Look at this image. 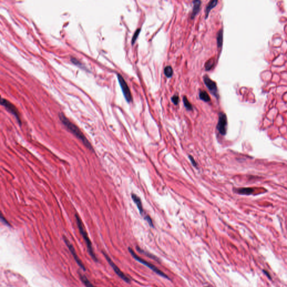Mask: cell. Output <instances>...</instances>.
<instances>
[{"mask_svg": "<svg viewBox=\"0 0 287 287\" xmlns=\"http://www.w3.org/2000/svg\"></svg>", "mask_w": 287, "mask_h": 287, "instance_id": "cell-27", "label": "cell"}, {"mask_svg": "<svg viewBox=\"0 0 287 287\" xmlns=\"http://www.w3.org/2000/svg\"><path fill=\"white\" fill-rule=\"evenodd\" d=\"M215 59L214 58H210V60H209L207 62H206L205 65V70H207V71H209V70H210L211 69H212V67H214V65H215Z\"/></svg>", "mask_w": 287, "mask_h": 287, "instance_id": "cell-17", "label": "cell"}, {"mask_svg": "<svg viewBox=\"0 0 287 287\" xmlns=\"http://www.w3.org/2000/svg\"><path fill=\"white\" fill-rule=\"evenodd\" d=\"M59 118L63 124L70 132H71L74 135H75V136L77 139H79L80 140H81V142L84 144V145L89 149L92 151L93 150V148L91 144L89 143L87 137H85V136L82 132L80 129L76 125H75L72 122H71L69 119L63 114V113H60L59 114Z\"/></svg>", "mask_w": 287, "mask_h": 287, "instance_id": "cell-1", "label": "cell"}, {"mask_svg": "<svg viewBox=\"0 0 287 287\" xmlns=\"http://www.w3.org/2000/svg\"><path fill=\"white\" fill-rule=\"evenodd\" d=\"M136 249H137V250H138V251H139V252H141H141H142V253H144V254L146 255L147 256H149V257H150V258H151V259H155V260H158V259L156 258V256H153V255H151V254H148L147 252H146L145 251H143V250H141V249H140V248H139V247H137Z\"/></svg>", "mask_w": 287, "mask_h": 287, "instance_id": "cell-23", "label": "cell"}, {"mask_svg": "<svg viewBox=\"0 0 287 287\" xmlns=\"http://www.w3.org/2000/svg\"><path fill=\"white\" fill-rule=\"evenodd\" d=\"M63 240L65 242L66 244L67 245V246L68 247L69 250L70 251L71 253L72 254V256L74 257V258L75 259V261L76 262H77V264H78V265L80 266V268L82 269L84 271H85L86 270V269H85V267L84 266L83 263L81 262L80 259L79 258V257L77 256V254H76V252L75 251V249L74 247H73L72 244L70 243V242L69 241V239H67V238L65 236H63Z\"/></svg>", "mask_w": 287, "mask_h": 287, "instance_id": "cell-8", "label": "cell"}, {"mask_svg": "<svg viewBox=\"0 0 287 287\" xmlns=\"http://www.w3.org/2000/svg\"><path fill=\"white\" fill-rule=\"evenodd\" d=\"M75 218H76V223H77V225L79 230L80 231V233L82 237H83V238H84V241H85V242L86 243V244L87 246V250H88V251H89V254L90 256L92 257V259H93L94 261L97 262L98 261V259L97 258V257H96L95 254H94V252L93 249L92 247V243H91V241H90L89 238L88 237L87 232V231H86L85 228H84V226L83 223L82 222L81 218H80V217L77 214H75Z\"/></svg>", "mask_w": 287, "mask_h": 287, "instance_id": "cell-2", "label": "cell"}, {"mask_svg": "<svg viewBox=\"0 0 287 287\" xmlns=\"http://www.w3.org/2000/svg\"><path fill=\"white\" fill-rule=\"evenodd\" d=\"M1 104L2 106L5 107L6 108L7 110L13 114V115L15 117V118L17 119L18 122H19V124L21 125V119H20V116L19 112L18 109L16 108V107L13 105V103H11L10 102L7 100L5 98H2Z\"/></svg>", "mask_w": 287, "mask_h": 287, "instance_id": "cell-5", "label": "cell"}, {"mask_svg": "<svg viewBox=\"0 0 287 287\" xmlns=\"http://www.w3.org/2000/svg\"><path fill=\"white\" fill-rule=\"evenodd\" d=\"M71 61L74 64H75V65H76L79 67H81V68L83 67V66L82 65L81 63L77 58L72 57H71Z\"/></svg>", "mask_w": 287, "mask_h": 287, "instance_id": "cell-21", "label": "cell"}, {"mask_svg": "<svg viewBox=\"0 0 287 287\" xmlns=\"http://www.w3.org/2000/svg\"><path fill=\"white\" fill-rule=\"evenodd\" d=\"M103 254L105 256V257H106L107 261L109 263V264L110 265V266L112 268L113 270H114V271L116 273V274L121 279H122L123 281H126L127 283H130V281H131L130 278H129L126 275H125V274L123 272H122L120 270V269L118 268V266L114 262H113L112 260L109 258V257L104 252H103Z\"/></svg>", "mask_w": 287, "mask_h": 287, "instance_id": "cell-6", "label": "cell"}, {"mask_svg": "<svg viewBox=\"0 0 287 287\" xmlns=\"http://www.w3.org/2000/svg\"><path fill=\"white\" fill-rule=\"evenodd\" d=\"M223 29L219 30L217 34V44L218 47H221L223 44Z\"/></svg>", "mask_w": 287, "mask_h": 287, "instance_id": "cell-16", "label": "cell"}, {"mask_svg": "<svg viewBox=\"0 0 287 287\" xmlns=\"http://www.w3.org/2000/svg\"><path fill=\"white\" fill-rule=\"evenodd\" d=\"M227 118L224 113L220 112L219 114L218 122L217 124V130L222 135H225L227 133Z\"/></svg>", "mask_w": 287, "mask_h": 287, "instance_id": "cell-7", "label": "cell"}, {"mask_svg": "<svg viewBox=\"0 0 287 287\" xmlns=\"http://www.w3.org/2000/svg\"><path fill=\"white\" fill-rule=\"evenodd\" d=\"M218 3V1L217 0H212V1H210L209 2V4H207V5L206 6V10H205L206 18H207V16H208V15L209 14V13L210 12V11L212 10V9L216 6L217 5Z\"/></svg>", "mask_w": 287, "mask_h": 287, "instance_id": "cell-12", "label": "cell"}, {"mask_svg": "<svg viewBox=\"0 0 287 287\" xmlns=\"http://www.w3.org/2000/svg\"><path fill=\"white\" fill-rule=\"evenodd\" d=\"M140 31H141V29L140 28H139L137 29V30L135 32L133 37H132V40H131V43H132V45H133L135 43L136 39H137V37L140 33Z\"/></svg>", "mask_w": 287, "mask_h": 287, "instance_id": "cell-20", "label": "cell"}, {"mask_svg": "<svg viewBox=\"0 0 287 287\" xmlns=\"http://www.w3.org/2000/svg\"><path fill=\"white\" fill-rule=\"evenodd\" d=\"M193 3H194L193 10V12L191 13V18L192 19H194V18L197 15V14L200 11L201 5V2L199 0L194 1Z\"/></svg>", "mask_w": 287, "mask_h": 287, "instance_id": "cell-11", "label": "cell"}, {"mask_svg": "<svg viewBox=\"0 0 287 287\" xmlns=\"http://www.w3.org/2000/svg\"><path fill=\"white\" fill-rule=\"evenodd\" d=\"M131 197H132V200L134 201V202L136 204V205L137 208H138L139 212H140V214H143L144 212L143 207V205H142L141 201V199H140V197L139 196H137L136 195L134 194H132V195H131Z\"/></svg>", "mask_w": 287, "mask_h": 287, "instance_id": "cell-10", "label": "cell"}, {"mask_svg": "<svg viewBox=\"0 0 287 287\" xmlns=\"http://www.w3.org/2000/svg\"><path fill=\"white\" fill-rule=\"evenodd\" d=\"M145 219L146 220V222L149 223V224L150 225V226L153 227H154V225H153V222H152V220L150 218V217H149L148 215L146 216L145 217Z\"/></svg>", "mask_w": 287, "mask_h": 287, "instance_id": "cell-24", "label": "cell"}, {"mask_svg": "<svg viewBox=\"0 0 287 287\" xmlns=\"http://www.w3.org/2000/svg\"><path fill=\"white\" fill-rule=\"evenodd\" d=\"M164 73L167 77H170L172 76L173 74V69L170 66H166L164 70Z\"/></svg>", "mask_w": 287, "mask_h": 287, "instance_id": "cell-18", "label": "cell"}, {"mask_svg": "<svg viewBox=\"0 0 287 287\" xmlns=\"http://www.w3.org/2000/svg\"><path fill=\"white\" fill-rule=\"evenodd\" d=\"M199 97H200V99H201L204 102H208L210 101V96L208 93L205 91L201 90L200 92V93H199Z\"/></svg>", "mask_w": 287, "mask_h": 287, "instance_id": "cell-15", "label": "cell"}, {"mask_svg": "<svg viewBox=\"0 0 287 287\" xmlns=\"http://www.w3.org/2000/svg\"><path fill=\"white\" fill-rule=\"evenodd\" d=\"M129 251L130 252V253L131 254L132 256L138 262L144 265L145 266H146V267H148V268L151 269L152 271H153L154 273H156V274L159 275V276H162L163 278H165V279H167L168 280H170L168 276L165 273H164L163 271H162L161 270H159V269L158 268H156V266L154 265H153L152 264H151L150 262H148V261H146V260H144L143 259H141V257H139L137 256V255L134 252V251H133V250H132L131 248H129Z\"/></svg>", "mask_w": 287, "mask_h": 287, "instance_id": "cell-3", "label": "cell"}, {"mask_svg": "<svg viewBox=\"0 0 287 287\" xmlns=\"http://www.w3.org/2000/svg\"><path fill=\"white\" fill-rule=\"evenodd\" d=\"M117 79L126 100L128 102H131L132 100V97L131 95L130 89L129 87L127 82L125 81L122 76L120 75L119 74H117Z\"/></svg>", "mask_w": 287, "mask_h": 287, "instance_id": "cell-4", "label": "cell"}, {"mask_svg": "<svg viewBox=\"0 0 287 287\" xmlns=\"http://www.w3.org/2000/svg\"><path fill=\"white\" fill-rule=\"evenodd\" d=\"M172 101L175 104V105H177L179 103L180 98L178 95H175L172 97Z\"/></svg>", "mask_w": 287, "mask_h": 287, "instance_id": "cell-22", "label": "cell"}, {"mask_svg": "<svg viewBox=\"0 0 287 287\" xmlns=\"http://www.w3.org/2000/svg\"><path fill=\"white\" fill-rule=\"evenodd\" d=\"M80 280L83 283V284L86 286V287H96L94 286L93 284L87 279V278L85 275L79 274Z\"/></svg>", "mask_w": 287, "mask_h": 287, "instance_id": "cell-14", "label": "cell"}, {"mask_svg": "<svg viewBox=\"0 0 287 287\" xmlns=\"http://www.w3.org/2000/svg\"><path fill=\"white\" fill-rule=\"evenodd\" d=\"M183 102L184 106H185V108L187 109V110H188V111L193 110V106L191 105V104L190 103V102L188 101L186 97H185V96L183 97Z\"/></svg>", "mask_w": 287, "mask_h": 287, "instance_id": "cell-19", "label": "cell"}, {"mask_svg": "<svg viewBox=\"0 0 287 287\" xmlns=\"http://www.w3.org/2000/svg\"><path fill=\"white\" fill-rule=\"evenodd\" d=\"M263 271V273H264V274L266 275V276L269 279H271V277L270 275V274L267 271H266V270H263V271Z\"/></svg>", "mask_w": 287, "mask_h": 287, "instance_id": "cell-26", "label": "cell"}, {"mask_svg": "<svg viewBox=\"0 0 287 287\" xmlns=\"http://www.w3.org/2000/svg\"><path fill=\"white\" fill-rule=\"evenodd\" d=\"M204 82L206 85L207 87L209 90L217 98H218V88L217 87V84L215 81H212V80L207 75L204 76Z\"/></svg>", "mask_w": 287, "mask_h": 287, "instance_id": "cell-9", "label": "cell"}, {"mask_svg": "<svg viewBox=\"0 0 287 287\" xmlns=\"http://www.w3.org/2000/svg\"><path fill=\"white\" fill-rule=\"evenodd\" d=\"M189 158H190V159L191 162V163L193 164V165L194 166H195V167H197V163H196V161L194 160V159L193 158V156H189Z\"/></svg>", "mask_w": 287, "mask_h": 287, "instance_id": "cell-25", "label": "cell"}, {"mask_svg": "<svg viewBox=\"0 0 287 287\" xmlns=\"http://www.w3.org/2000/svg\"><path fill=\"white\" fill-rule=\"evenodd\" d=\"M237 193L241 195H251L254 192V190L252 188L250 187H244V188H240L236 190Z\"/></svg>", "mask_w": 287, "mask_h": 287, "instance_id": "cell-13", "label": "cell"}]
</instances>
